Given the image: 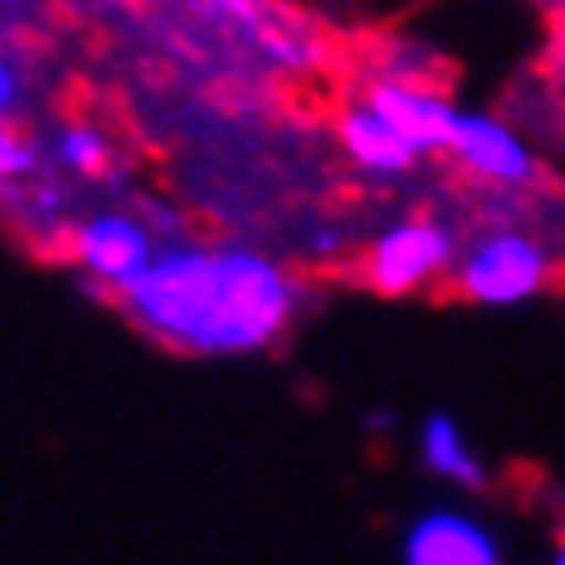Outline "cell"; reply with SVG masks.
Returning a JSON list of instances; mask_svg holds the SVG:
<instances>
[{
	"label": "cell",
	"instance_id": "5",
	"mask_svg": "<svg viewBox=\"0 0 565 565\" xmlns=\"http://www.w3.org/2000/svg\"><path fill=\"white\" fill-rule=\"evenodd\" d=\"M441 159L456 163L465 178L484 182V188H499V192H522L536 182L532 145L522 139V130H513V125L503 116H493V110L456 106Z\"/></svg>",
	"mask_w": 565,
	"mask_h": 565
},
{
	"label": "cell",
	"instance_id": "13",
	"mask_svg": "<svg viewBox=\"0 0 565 565\" xmlns=\"http://www.w3.org/2000/svg\"><path fill=\"white\" fill-rule=\"evenodd\" d=\"M551 561H556V565H565V542H561V546H551Z\"/></svg>",
	"mask_w": 565,
	"mask_h": 565
},
{
	"label": "cell",
	"instance_id": "3",
	"mask_svg": "<svg viewBox=\"0 0 565 565\" xmlns=\"http://www.w3.org/2000/svg\"><path fill=\"white\" fill-rule=\"evenodd\" d=\"M460 259V235L456 225L427 211L398 216L388 225H379V235L364 249V282L384 298H407L422 292L431 282L450 278V268Z\"/></svg>",
	"mask_w": 565,
	"mask_h": 565
},
{
	"label": "cell",
	"instance_id": "9",
	"mask_svg": "<svg viewBox=\"0 0 565 565\" xmlns=\"http://www.w3.org/2000/svg\"><path fill=\"white\" fill-rule=\"evenodd\" d=\"M413 456L436 484L456 493H479L489 484V465L470 441V431L460 427V417L450 413H427L413 431Z\"/></svg>",
	"mask_w": 565,
	"mask_h": 565
},
{
	"label": "cell",
	"instance_id": "8",
	"mask_svg": "<svg viewBox=\"0 0 565 565\" xmlns=\"http://www.w3.org/2000/svg\"><path fill=\"white\" fill-rule=\"evenodd\" d=\"M364 102L398 125L427 159H441L446 153L450 120H456V106H460V102H450L446 92L427 87V82H413V77H374L370 87H364Z\"/></svg>",
	"mask_w": 565,
	"mask_h": 565
},
{
	"label": "cell",
	"instance_id": "6",
	"mask_svg": "<svg viewBox=\"0 0 565 565\" xmlns=\"http://www.w3.org/2000/svg\"><path fill=\"white\" fill-rule=\"evenodd\" d=\"M398 556L407 565H499L508 546L484 513L465 503H436L403 527Z\"/></svg>",
	"mask_w": 565,
	"mask_h": 565
},
{
	"label": "cell",
	"instance_id": "10",
	"mask_svg": "<svg viewBox=\"0 0 565 565\" xmlns=\"http://www.w3.org/2000/svg\"><path fill=\"white\" fill-rule=\"evenodd\" d=\"M44 159L58 168V173L67 178H106L110 163H116V145H110V135L102 130V125L92 120H67L53 130Z\"/></svg>",
	"mask_w": 565,
	"mask_h": 565
},
{
	"label": "cell",
	"instance_id": "2",
	"mask_svg": "<svg viewBox=\"0 0 565 565\" xmlns=\"http://www.w3.org/2000/svg\"><path fill=\"white\" fill-rule=\"evenodd\" d=\"M450 282L465 302L484 307V312H513L546 292L551 249L527 225H484L479 235L460 239Z\"/></svg>",
	"mask_w": 565,
	"mask_h": 565
},
{
	"label": "cell",
	"instance_id": "1",
	"mask_svg": "<svg viewBox=\"0 0 565 565\" xmlns=\"http://www.w3.org/2000/svg\"><path fill=\"white\" fill-rule=\"evenodd\" d=\"M116 302L149 341L168 350L245 360L274 350L292 331L302 312V282L264 249L168 235Z\"/></svg>",
	"mask_w": 565,
	"mask_h": 565
},
{
	"label": "cell",
	"instance_id": "4",
	"mask_svg": "<svg viewBox=\"0 0 565 565\" xmlns=\"http://www.w3.org/2000/svg\"><path fill=\"white\" fill-rule=\"evenodd\" d=\"M163 239L168 235L163 225H153V216H139L130 206H102L67 231V259H73V268L92 288L120 298L149 268Z\"/></svg>",
	"mask_w": 565,
	"mask_h": 565
},
{
	"label": "cell",
	"instance_id": "7",
	"mask_svg": "<svg viewBox=\"0 0 565 565\" xmlns=\"http://www.w3.org/2000/svg\"><path fill=\"white\" fill-rule=\"evenodd\" d=\"M335 145H341L345 163L355 168V173L374 178V182H398L427 163V153H422L388 116H379L364 96L335 116Z\"/></svg>",
	"mask_w": 565,
	"mask_h": 565
},
{
	"label": "cell",
	"instance_id": "12",
	"mask_svg": "<svg viewBox=\"0 0 565 565\" xmlns=\"http://www.w3.org/2000/svg\"><path fill=\"white\" fill-rule=\"evenodd\" d=\"M20 102H24V73H20V63L0 49V120L15 116Z\"/></svg>",
	"mask_w": 565,
	"mask_h": 565
},
{
	"label": "cell",
	"instance_id": "11",
	"mask_svg": "<svg viewBox=\"0 0 565 565\" xmlns=\"http://www.w3.org/2000/svg\"><path fill=\"white\" fill-rule=\"evenodd\" d=\"M44 163H49V159H44V149H39L30 135L15 130L10 120H0V192H20V188H30Z\"/></svg>",
	"mask_w": 565,
	"mask_h": 565
}]
</instances>
